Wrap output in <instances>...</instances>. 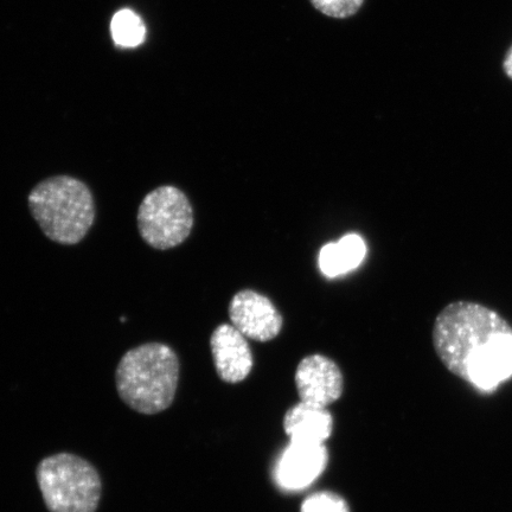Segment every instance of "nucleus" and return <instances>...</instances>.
<instances>
[{
    "label": "nucleus",
    "instance_id": "f257e3e1",
    "mask_svg": "<svg viewBox=\"0 0 512 512\" xmlns=\"http://www.w3.org/2000/svg\"><path fill=\"white\" fill-rule=\"evenodd\" d=\"M432 337L446 369L483 392L512 376V326L488 306L470 300L446 305Z\"/></svg>",
    "mask_w": 512,
    "mask_h": 512
},
{
    "label": "nucleus",
    "instance_id": "f03ea898",
    "mask_svg": "<svg viewBox=\"0 0 512 512\" xmlns=\"http://www.w3.org/2000/svg\"><path fill=\"white\" fill-rule=\"evenodd\" d=\"M179 360L169 345L146 343L127 351L115 370L120 399L144 415L162 413L174 403Z\"/></svg>",
    "mask_w": 512,
    "mask_h": 512
},
{
    "label": "nucleus",
    "instance_id": "7ed1b4c3",
    "mask_svg": "<svg viewBox=\"0 0 512 512\" xmlns=\"http://www.w3.org/2000/svg\"><path fill=\"white\" fill-rule=\"evenodd\" d=\"M28 202L44 235L60 245L81 242L95 220L92 191L74 177L44 179L31 190Z\"/></svg>",
    "mask_w": 512,
    "mask_h": 512
},
{
    "label": "nucleus",
    "instance_id": "20e7f679",
    "mask_svg": "<svg viewBox=\"0 0 512 512\" xmlns=\"http://www.w3.org/2000/svg\"><path fill=\"white\" fill-rule=\"evenodd\" d=\"M36 478L50 512H96L102 480L94 465L76 454L57 453L37 465Z\"/></svg>",
    "mask_w": 512,
    "mask_h": 512
},
{
    "label": "nucleus",
    "instance_id": "39448f33",
    "mask_svg": "<svg viewBox=\"0 0 512 512\" xmlns=\"http://www.w3.org/2000/svg\"><path fill=\"white\" fill-rule=\"evenodd\" d=\"M194 210L182 190L164 185L147 194L138 210L140 236L159 251L175 248L189 238Z\"/></svg>",
    "mask_w": 512,
    "mask_h": 512
},
{
    "label": "nucleus",
    "instance_id": "423d86ee",
    "mask_svg": "<svg viewBox=\"0 0 512 512\" xmlns=\"http://www.w3.org/2000/svg\"><path fill=\"white\" fill-rule=\"evenodd\" d=\"M229 318L243 336L258 342H270L283 329V317L265 296L253 290L235 294L229 304Z\"/></svg>",
    "mask_w": 512,
    "mask_h": 512
},
{
    "label": "nucleus",
    "instance_id": "0eeeda50",
    "mask_svg": "<svg viewBox=\"0 0 512 512\" xmlns=\"http://www.w3.org/2000/svg\"><path fill=\"white\" fill-rule=\"evenodd\" d=\"M296 386L300 401L319 407H328L343 394L341 369L331 358L310 355L300 361L296 371Z\"/></svg>",
    "mask_w": 512,
    "mask_h": 512
},
{
    "label": "nucleus",
    "instance_id": "6e6552de",
    "mask_svg": "<svg viewBox=\"0 0 512 512\" xmlns=\"http://www.w3.org/2000/svg\"><path fill=\"white\" fill-rule=\"evenodd\" d=\"M328 462L329 452L324 444L291 441L278 460L275 479L284 490H303L322 475Z\"/></svg>",
    "mask_w": 512,
    "mask_h": 512
},
{
    "label": "nucleus",
    "instance_id": "1a4fd4ad",
    "mask_svg": "<svg viewBox=\"0 0 512 512\" xmlns=\"http://www.w3.org/2000/svg\"><path fill=\"white\" fill-rule=\"evenodd\" d=\"M216 373L223 382L245 381L253 369L254 358L247 338L233 324H221L210 338Z\"/></svg>",
    "mask_w": 512,
    "mask_h": 512
},
{
    "label": "nucleus",
    "instance_id": "9d476101",
    "mask_svg": "<svg viewBox=\"0 0 512 512\" xmlns=\"http://www.w3.org/2000/svg\"><path fill=\"white\" fill-rule=\"evenodd\" d=\"M284 430L294 443L324 444L334 430L328 409L300 401L288 409Z\"/></svg>",
    "mask_w": 512,
    "mask_h": 512
},
{
    "label": "nucleus",
    "instance_id": "9b49d317",
    "mask_svg": "<svg viewBox=\"0 0 512 512\" xmlns=\"http://www.w3.org/2000/svg\"><path fill=\"white\" fill-rule=\"evenodd\" d=\"M367 245L358 234H348L328 243L319 253V268L326 278H337L356 270L366 258Z\"/></svg>",
    "mask_w": 512,
    "mask_h": 512
},
{
    "label": "nucleus",
    "instance_id": "f8f14e48",
    "mask_svg": "<svg viewBox=\"0 0 512 512\" xmlns=\"http://www.w3.org/2000/svg\"><path fill=\"white\" fill-rule=\"evenodd\" d=\"M113 41L118 47L136 48L145 40L143 19L136 12L125 9L114 15L111 23Z\"/></svg>",
    "mask_w": 512,
    "mask_h": 512
},
{
    "label": "nucleus",
    "instance_id": "ddd939ff",
    "mask_svg": "<svg viewBox=\"0 0 512 512\" xmlns=\"http://www.w3.org/2000/svg\"><path fill=\"white\" fill-rule=\"evenodd\" d=\"M302 512H350L345 499L334 492H317L305 499Z\"/></svg>",
    "mask_w": 512,
    "mask_h": 512
},
{
    "label": "nucleus",
    "instance_id": "4468645a",
    "mask_svg": "<svg viewBox=\"0 0 512 512\" xmlns=\"http://www.w3.org/2000/svg\"><path fill=\"white\" fill-rule=\"evenodd\" d=\"M311 3L325 16L345 19L355 16L361 10L364 0H311Z\"/></svg>",
    "mask_w": 512,
    "mask_h": 512
},
{
    "label": "nucleus",
    "instance_id": "2eb2a0df",
    "mask_svg": "<svg viewBox=\"0 0 512 512\" xmlns=\"http://www.w3.org/2000/svg\"><path fill=\"white\" fill-rule=\"evenodd\" d=\"M503 70L504 73L507 74L508 78L512 80V46L509 49L507 55H505V60L503 62Z\"/></svg>",
    "mask_w": 512,
    "mask_h": 512
}]
</instances>
